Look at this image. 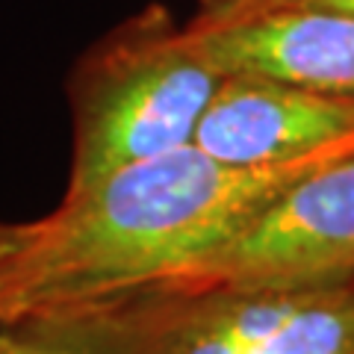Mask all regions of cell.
<instances>
[{
    "label": "cell",
    "mask_w": 354,
    "mask_h": 354,
    "mask_svg": "<svg viewBox=\"0 0 354 354\" xmlns=\"http://www.w3.org/2000/svg\"><path fill=\"white\" fill-rule=\"evenodd\" d=\"M354 274V151L295 180L221 248L151 286L319 283Z\"/></svg>",
    "instance_id": "cell-4"
},
{
    "label": "cell",
    "mask_w": 354,
    "mask_h": 354,
    "mask_svg": "<svg viewBox=\"0 0 354 354\" xmlns=\"http://www.w3.org/2000/svg\"><path fill=\"white\" fill-rule=\"evenodd\" d=\"M30 230H32V218L30 221H0V266L24 245Z\"/></svg>",
    "instance_id": "cell-9"
},
{
    "label": "cell",
    "mask_w": 354,
    "mask_h": 354,
    "mask_svg": "<svg viewBox=\"0 0 354 354\" xmlns=\"http://www.w3.org/2000/svg\"><path fill=\"white\" fill-rule=\"evenodd\" d=\"M136 354H354V274L142 286Z\"/></svg>",
    "instance_id": "cell-3"
},
{
    "label": "cell",
    "mask_w": 354,
    "mask_h": 354,
    "mask_svg": "<svg viewBox=\"0 0 354 354\" xmlns=\"http://www.w3.org/2000/svg\"><path fill=\"white\" fill-rule=\"evenodd\" d=\"M192 48L218 74H257L354 97V12L328 6L195 9Z\"/></svg>",
    "instance_id": "cell-5"
},
{
    "label": "cell",
    "mask_w": 354,
    "mask_h": 354,
    "mask_svg": "<svg viewBox=\"0 0 354 354\" xmlns=\"http://www.w3.org/2000/svg\"><path fill=\"white\" fill-rule=\"evenodd\" d=\"M139 290L0 322V354H136Z\"/></svg>",
    "instance_id": "cell-7"
},
{
    "label": "cell",
    "mask_w": 354,
    "mask_h": 354,
    "mask_svg": "<svg viewBox=\"0 0 354 354\" xmlns=\"http://www.w3.org/2000/svg\"><path fill=\"white\" fill-rule=\"evenodd\" d=\"M218 74L192 48L162 3H148L97 36L65 77L71 106V171L62 198H77L124 165L195 139Z\"/></svg>",
    "instance_id": "cell-2"
},
{
    "label": "cell",
    "mask_w": 354,
    "mask_h": 354,
    "mask_svg": "<svg viewBox=\"0 0 354 354\" xmlns=\"http://www.w3.org/2000/svg\"><path fill=\"white\" fill-rule=\"evenodd\" d=\"M239 6H328L354 12V0H195V9H239Z\"/></svg>",
    "instance_id": "cell-8"
},
{
    "label": "cell",
    "mask_w": 354,
    "mask_h": 354,
    "mask_svg": "<svg viewBox=\"0 0 354 354\" xmlns=\"http://www.w3.org/2000/svg\"><path fill=\"white\" fill-rule=\"evenodd\" d=\"M195 145L234 165H272L354 142V97L257 74H227Z\"/></svg>",
    "instance_id": "cell-6"
},
{
    "label": "cell",
    "mask_w": 354,
    "mask_h": 354,
    "mask_svg": "<svg viewBox=\"0 0 354 354\" xmlns=\"http://www.w3.org/2000/svg\"><path fill=\"white\" fill-rule=\"evenodd\" d=\"M351 145L272 165H234L195 142L124 165L53 213L0 266V322L106 301L160 283L239 236L295 180Z\"/></svg>",
    "instance_id": "cell-1"
}]
</instances>
